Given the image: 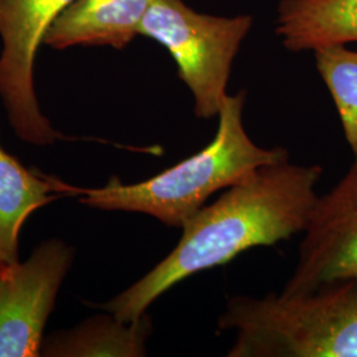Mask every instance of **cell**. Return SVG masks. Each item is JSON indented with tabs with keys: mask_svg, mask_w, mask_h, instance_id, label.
I'll use <instances>...</instances> for the list:
<instances>
[{
	"mask_svg": "<svg viewBox=\"0 0 357 357\" xmlns=\"http://www.w3.org/2000/svg\"><path fill=\"white\" fill-rule=\"evenodd\" d=\"M73 1L0 0V98L16 137L29 144L66 139L40 109L33 69L50 26Z\"/></svg>",
	"mask_w": 357,
	"mask_h": 357,
	"instance_id": "obj_5",
	"label": "cell"
},
{
	"mask_svg": "<svg viewBox=\"0 0 357 357\" xmlns=\"http://www.w3.org/2000/svg\"><path fill=\"white\" fill-rule=\"evenodd\" d=\"M246 91L228 94L220 109L216 135L204 149L153 178L125 184L118 176L100 188H78L79 202L101 211L135 212L167 227L183 228L211 196L225 191L259 167L289 159L282 147L257 146L243 126Z\"/></svg>",
	"mask_w": 357,
	"mask_h": 357,
	"instance_id": "obj_2",
	"label": "cell"
},
{
	"mask_svg": "<svg viewBox=\"0 0 357 357\" xmlns=\"http://www.w3.org/2000/svg\"><path fill=\"white\" fill-rule=\"evenodd\" d=\"M252 24L248 15L212 16L195 11L183 0H155L139 35L166 48L191 91L195 114L212 119L228 96L233 61Z\"/></svg>",
	"mask_w": 357,
	"mask_h": 357,
	"instance_id": "obj_4",
	"label": "cell"
},
{
	"mask_svg": "<svg viewBox=\"0 0 357 357\" xmlns=\"http://www.w3.org/2000/svg\"><path fill=\"white\" fill-rule=\"evenodd\" d=\"M283 295L306 294L336 282H357V162L319 196L308 220Z\"/></svg>",
	"mask_w": 357,
	"mask_h": 357,
	"instance_id": "obj_7",
	"label": "cell"
},
{
	"mask_svg": "<svg viewBox=\"0 0 357 357\" xmlns=\"http://www.w3.org/2000/svg\"><path fill=\"white\" fill-rule=\"evenodd\" d=\"M155 0H75L50 26L44 44L53 50L112 47L123 50L141 32Z\"/></svg>",
	"mask_w": 357,
	"mask_h": 357,
	"instance_id": "obj_8",
	"label": "cell"
},
{
	"mask_svg": "<svg viewBox=\"0 0 357 357\" xmlns=\"http://www.w3.org/2000/svg\"><path fill=\"white\" fill-rule=\"evenodd\" d=\"M75 192L73 185L26 168L0 141V268L20 261L19 237L26 218L38 208Z\"/></svg>",
	"mask_w": 357,
	"mask_h": 357,
	"instance_id": "obj_9",
	"label": "cell"
},
{
	"mask_svg": "<svg viewBox=\"0 0 357 357\" xmlns=\"http://www.w3.org/2000/svg\"><path fill=\"white\" fill-rule=\"evenodd\" d=\"M229 357H357V282L298 295L233 296L218 318Z\"/></svg>",
	"mask_w": 357,
	"mask_h": 357,
	"instance_id": "obj_3",
	"label": "cell"
},
{
	"mask_svg": "<svg viewBox=\"0 0 357 357\" xmlns=\"http://www.w3.org/2000/svg\"><path fill=\"white\" fill-rule=\"evenodd\" d=\"M321 175L320 166H298L289 159L257 168L187 221L172 252L103 308L116 319L135 321L192 275L303 233L319 197Z\"/></svg>",
	"mask_w": 357,
	"mask_h": 357,
	"instance_id": "obj_1",
	"label": "cell"
},
{
	"mask_svg": "<svg viewBox=\"0 0 357 357\" xmlns=\"http://www.w3.org/2000/svg\"><path fill=\"white\" fill-rule=\"evenodd\" d=\"M275 32L293 52L357 43V0H281Z\"/></svg>",
	"mask_w": 357,
	"mask_h": 357,
	"instance_id": "obj_10",
	"label": "cell"
},
{
	"mask_svg": "<svg viewBox=\"0 0 357 357\" xmlns=\"http://www.w3.org/2000/svg\"><path fill=\"white\" fill-rule=\"evenodd\" d=\"M75 259L60 238L38 245L23 262L0 268V357H38L44 328Z\"/></svg>",
	"mask_w": 357,
	"mask_h": 357,
	"instance_id": "obj_6",
	"label": "cell"
},
{
	"mask_svg": "<svg viewBox=\"0 0 357 357\" xmlns=\"http://www.w3.org/2000/svg\"><path fill=\"white\" fill-rule=\"evenodd\" d=\"M151 331V319L147 314L128 323L109 312L85 320L72 330L48 336L43 342L40 356H146Z\"/></svg>",
	"mask_w": 357,
	"mask_h": 357,
	"instance_id": "obj_11",
	"label": "cell"
},
{
	"mask_svg": "<svg viewBox=\"0 0 357 357\" xmlns=\"http://www.w3.org/2000/svg\"><path fill=\"white\" fill-rule=\"evenodd\" d=\"M317 69L331 93L345 141L357 162V51L347 44L323 45L314 51Z\"/></svg>",
	"mask_w": 357,
	"mask_h": 357,
	"instance_id": "obj_12",
	"label": "cell"
}]
</instances>
